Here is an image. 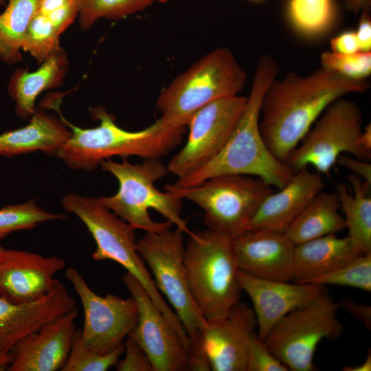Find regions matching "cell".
<instances>
[{
    "label": "cell",
    "mask_w": 371,
    "mask_h": 371,
    "mask_svg": "<svg viewBox=\"0 0 371 371\" xmlns=\"http://www.w3.org/2000/svg\"><path fill=\"white\" fill-rule=\"evenodd\" d=\"M124 357L116 364L118 371H154L153 366L142 346L129 334L124 342Z\"/></svg>",
    "instance_id": "35"
},
{
    "label": "cell",
    "mask_w": 371,
    "mask_h": 371,
    "mask_svg": "<svg viewBox=\"0 0 371 371\" xmlns=\"http://www.w3.org/2000/svg\"><path fill=\"white\" fill-rule=\"evenodd\" d=\"M324 188L319 173L311 172L308 168L296 171L284 186L278 192H272L263 200L247 229H263L284 233Z\"/></svg>",
    "instance_id": "20"
},
{
    "label": "cell",
    "mask_w": 371,
    "mask_h": 371,
    "mask_svg": "<svg viewBox=\"0 0 371 371\" xmlns=\"http://www.w3.org/2000/svg\"><path fill=\"white\" fill-rule=\"evenodd\" d=\"M256 328L253 308L240 302L227 316L207 321L203 336L210 370L247 371L248 345Z\"/></svg>",
    "instance_id": "19"
},
{
    "label": "cell",
    "mask_w": 371,
    "mask_h": 371,
    "mask_svg": "<svg viewBox=\"0 0 371 371\" xmlns=\"http://www.w3.org/2000/svg\"><path fill=\"white\" fill-rule=\"evenodd\" d=\"M344 371H370L371 370V352H368L366 360L360 365L355 366H344Z\"/></svg>",
    "instance_id": "44"
},
{
    "label": "cell",
    "mask_w": 371,
    "mask_h": 371,
    "mask_svg": "<svg viewBox=\"0 0 371 371\" xmlns=\"http://www.w3.org/2000/svg\"><path fill=\"white\" fill-rule=\"evenodd\" d=\"M152 3L150 0H80L79 23L86 30L102 18L120 19L144 10Z\"/></svg>",
    "instance_id": "29"
},
{
    "label": "cell",
    "mask_w": 371,
    "mask_h": 371,
    "mask_svg": "<svg viewBox=\"0 0 371 371\" xmlns=\"http://www.w3.org/2000/svg\"><path fill=\"white\" fill-rule=\"evenodd\" d=\"M348 181L350 186L339 183L337 192L348 236L360 254H371L370 185L354 174Z\"/></svg>",
    "instance_id": "25"
},
{
    "label": "cell",
    "mask_w": 371,
    "mask_h": 371,
    "mask_svg": "<svg viewBox=\"0 0 371 371\" xmlns=\"http://www.w3.org/2000/svg\"><path fill=\"white\" fill-rule=\"evenodd\" d=\"M40 0H8L0 14V58L12 65L22 59L24 37Z\"/></svg>",
    "instance_id": "26"
},
{
    "label": "cell",
    "mask_w": 371,
    "mask_h": 371,
    "mask_svg": "<svg viewBox=\"0 0 371 371\" xmlns=\"http://www.w3.org/2000/svg\"><path fill=\"white\" fill-rule=\"evenodd\" d=\"M336 164L352 171V174L371 185V164L368 161L342 154Z\"/></svg>",
    "instance_id": "37"
},
{
    "label": "cell",
    "mask_w": 371,
    "mask_h": 371,
    "mask_svg": "<svg viewBox=\"0 0 371 371\" xmlns=\"http://www.w3.org/2000/svg\"><path fill=\"white\" fill-rule=\"evenodd\" d=\"M232 243L240 271L263 279L293 280L295 245L284 233L251 229L233 238Z\"/></svg>",
    "instance_id": "17"
},
{
    "label": "cell",
    "mask_w": 371,
    "mask_h": 371,
    "mask_svg": "<svg viewBox=\"0 0 371 371\" xmlns=\"http://www.w3.org/2000/svg\"><path fill=\"white\" fill-rule=\"evenodd\" d=\"M64 218L62 214L46 211L34 201L7 205L0 208V239L13 232L31 229L41 223Z\"/></svg>",
    "instance_id": "28"
},
{
    "label": "cell",
    "mask_w": 371,
    "mask_h": 371,
    "mask_svg": "<svg viewBox=\"0 0 371 371\" xmlns=\"http://www.w3.org/2000/svg\"><path fill=\"white\" fill-rule=\"evenodd\" d=\"M363 159L368 161L371 157V125L368 124L361 131L357 141Z\"/></svg>",
    "instance_id": "41"
},
{
    "label": "cell",
    "mask_w": 371,
    "mask_h": 371,
    "mask_svg": "<svg viewBox=\"0 0 371 371\" xmlns=\"http://www.w3.org/2000/svg\"><path fill=\"white\" fill-rule=\"evenodd\" d=\"M360 254L348 236L339 238L330 234L295 245V282L309 283L326 274Z\"/></svg>",
    "instance_id": "22"
},
{
    "label": "cell",
    "mask_w": 371,
    "mask_h": 371,
    "mask_svg": "<svg viewBox=\"0 0 371 371\" xmlns=\"http://www.w3.org/2000/svg\"><path fill=\"white\" fill-rule=\"evenodd\" d=\"M288 368L269 350L254 331L249 339L247 371H287Z\"/></svg>",
    "instance_id": "34"
},
{
    "label": "cell",
    "mask_w": 371,
    "mask_h": 371,
    "mask_svg": "<svg viewBox=\"0 0 371 371\" xmlns=\"http://www.w3.org/2000/svg\"><path fill=\"white\" fill-rule=\"evenodd\" d=\"M346 10L357 14L364 11H370L371 0H341Z\"/></svg>",
    "instance_id": "42"
},
{
    "label": "cell",
    "mask_w": 371,
    "mask_h": 371,
    "mask_svg": "<svg viewBox=\"0 0 371 371\" xmlns=\"http://www.w3.org/2000/svg\"><path fill=\"white\" fill-rule=\"evenodd\" d=\"M123 282L137 306V321L130 333L148 356L154 371L188 370V348L177 331L129 273Z\"/></svg>",
    "instance_id": "14"
},
{
    "label": "cell",
    "mask_w": 371,
    "mask_h": 371,
    "mask_svg": "<svg viewBox=\"0 0 371 371\" xmlns=\"http://www.w3.org/2000/svg\"><path fill=\"white\" fill-rule=\"evenodd\" d=\"M341 307L344 308L348 313L362 322L366 327L371 328V307L367 304L357 302L350 297H346L340 302Z\"/></svg>",
    "instance_id": "39"
},
{
    "label": "cell",
    "mask_w": 371,
    "mask_h": 371,
    "mask_svg": "<svg viewBox=\"0 0 371 371\" xmlns=\"http://www.w3.org/2000/svg\"><path fill=\"white\" fill-rule=\"evenodd\" d=\"M246 73L227 47H218L176 77L160 94L157 105L159 119L185 128L191 117L207 104L238 95Z\"/></svg>",
    "instance_id": "7"
},
{
    "label": "cell",
    "mask_w": 371,
    "mask_h": 371,
    "mask_svg": "<svg viewBox=\"0 0 371 371\" xmlns=\"http://www.w3.org/2000/svg\"><path fill=\"white\" fill-rule=\"evenodd\" d=\"M183 234L177 228L146 232L137 240V247L157 289L175 309L189 337V370L207 371L210 366L203 336L207 320L197 308L188 286L183 262Z\"/></svg>",
    "instance_id": "5"
},
{
    "label": "cell",
    "mask_w": 371,
    "mask_h": 371,
    "mask_svg": "<svg viewBox=\"0 0 371 371\" xmlns=\"http://www.w3.org/2000/svg\"><path fill=\"white\" fill-rule=\"evenodd\" d=\"M100 167L117 179L118 190L111 196L99 199L133 229L160 232L175 225L188 235L192 232L181 216L183 199L172 192H161L155 187V183L168 172L159 159H144L142 164H132L127 159L120 162L109 159Z\"/></svg>",
    "instance_id": "4"
},
{
    "label": "cell",
    "mask_w": 371,
    "mask_h": 371,
    "mask_svg": "<svg viewBox=\"0 0 371 371\" xmlns=\"http://www.w3.org/2000/svg\"><path fill=\"white\" fill-rule=\"evenodd\" d=\"M60 34L44 14L36 12L27 29L22 51L28 52L39 63L60 50Z\"/></svg>",
    "instance_id": "31"
},
{
    "label": "cell",
    "mask_w": 371,
    "mask_h": 371,
    "mask_svg": "<svg viewBox=\"0 0 371 371\" xmlns=\"http://www.w3.org/2000/svg\"><path fill=\"white\" fill-rule=\"evenodd\" d=\"M153 3V2H155V1H158V2H161V3H164V2H166L169 0H150Z\"/></svg>",
    "instance_id": "46"
},
{
    "label": "cell",
    "mask_w": 371,
    "mask_h": 371,
    "mask_svg": "<svg viewBox=\"0 0 371 371\" xmlns=\"http://www.w3.org/2000/svg\"><path fill=\"white\" fill-rule=\"evenodd\" d=\"M12 361V356L10 352H0V369L6 368Z\"/></svg>",
    "instance_id": "45"
},
{
    "label": "cell",
    "mask_w": 371,
    "mask_h": 371,
    "mask_svg": "<svg viewBox=\"0 0 371 371\" xmlns=\"http://www.w3.org/2000/svg\"><path fill=\"white\" fill-rule=\"evenodd\" d=\"M247 97L234 95L214 101L190 119L183 148L169 161L168 172L178 179L196 171L222 149L239 118Z\"/></svg>",
    "instance_id": "13"
},
{
    "label": "cell",
    "mask_w": 371,
    "mask_h": 371,
    "mask_svg": "<svg viewBox=\"0 0 371 371\" xmlns=\"http://www.w3.org/2000/svg\"><path fill=\"white\" fill-rule=\"evenodd\" d=\"M62 205L76 215L87 227L96 247L94 260H113L122 265L146 289L153 301L177 331L183 326L165 302L151 273L139 255L134 229L109 210L99 198L69 193L63 197Z\"/></svg>",
    "instance_id": "8"
},
{
    "label": "cell",
    "mask_w": 371,
    "mask_h": 371,
    "mask_svg": "<svg viewBox=\"0 0 371 371\" xmlns=\"http://www.w3.org/2000/svg\"><path fill=\"white\" fill-rule=\"evenodd\" d=\"M71 0H40L37 12L42 14H47L49 12L57 10Z\"/></svg>",
    "instance_id": "43"
},
{
    "label": "cell",
    "mask_w": 371,
    "mask_h": 371,
    "mask_svg": "<svg viewBox=\"0 0 371 371\" xmlns=\"http://www.w3.org/2000/svg\"><path fill=\"white\" fill-rule=\"evenodd\" d=\"M331 52L337 54H352L359 52V46L355 31L347 30L330 39Z\"/></svg>",
    "instance_id": "38"
},
{
    "label": "cell",
    "mask_w": 371,
    "mask_h": 371,
    "mask_svg": "<svg viewBox=\"0 0 371 371\" xmlns=\"http://www.w3.org/2000/svg\"><path fill=\"white\" fill-rule=\"evenodd\" d=\"M251 1H261V0H251Z\"/></svg>",
    "instance_id": "49"
},
{
    "label": "cell",
    "mask_w": 371,
    "mask_h": 371,
    "mask_svg": "<svg viewBox=\"0 0 371 371\" xmlns=\"http://www.w3.org/2000/svg\"><path fill=\"white\" fill-rule=\"evenodd\" d=\"M5 0H0V4H5Z\"/></svg>",
    "instance_id": "47"
},
{
    "label": "cell",
    "mask_w": 371,
    "mask_h": 371,
    "mask_svg": "<svg viewBox=\"0 0 371 371\" xmlns=\"http://www.w3.org/2000/svg\"><path fill=\"white\" fill-rule=\"evenodd\" d=\"M124 345L100 354L87 348L81 341L80 330L76 329L68 358L62 371H106L116 366L124 353Z\"/></svg>",
    "instance_id": "32"
},
{
    "label": "cell",
    "mask_w": 371,
    "mask_h": 371,
    "mask_svg": "<svg viewBox=\"0 0 371 371\" xmlns=\"http://www.w3.org/2000/svg\"><path fill=\"white\" fill-rule=\"evenodd\" d=\"M309 283L326 286H349L371 291V254H360L338 268L319 276Z\"/></svg>",
    "instance_id": "30"
},
{
    "label": "cell",
    "mask_w": 371,
    "mask_h": 371,
    "mask_svg": "<svg viewBox=\"0 0 371 371\" xmlns=\"http://www.w3.org/2000/svg\"><path fill=\"white\" fill-rule=\"evenodd\" d=\"M238 280L252 302L257 333L262 340L286 315L326 291L322 285L263 279L239 269Z\"/></svg>",
    "instance_id": "16"
},
{
    "label": "cell",
    "mask_w": 371,
    "mask_h": 371,
    "mask_svg": "<svg viewBox=\"0 0 371 371\" xmlns=\"http://www.w3.org/2000/svg\"><path fill=\"white\" fill-rule=\"evenodd\" d=\"M367 79L348 78L321 67L306 76L274 79L262 98L260 129L271 153L286 163L318 117L337 100L368 90Z\"/></svg>",
    "instance_id": "1"
},
{
    "label": "cell",
    "mask_w": 371,
    "mask_h": 371,
    "mask_svg": "<svg viewBox=\"0 0 371 371\" xmlns=\"http://www.w3.org/2000/svg\"><path fill=\"white\" fill-rule=\"evenodd\" d=\"M341 302L326 291L280 320L264 340L269 350L292 371H315L314 354L323 339H335L344 328Z\"/></svg>",
    "instance_id": "10"
},
{
    "label": "cell",
    "mask_w": 371,
    "mask_h": 371,
    "mask_svg": "<svg viewBox=\"0 0 371 371\" xmlns=\"http://www.w3.org/2000/svg\"><path fill=\"white\" fill-rule=\"evenodd\" d=\"M361 125L359 106L349 100H337L314 123L286 164L293 172L311 166L318 173L328 175L338 157L345 153L363 159L357 144Z\"/></svg>",
    "instance_id": "11"
},
{
    "label": "cell",
    "mask_w": 371,
    "mask_h": 371,
    "mask_svg": "<svg viewBox=\"0 0 371 371\" xmlns=\"http://www.w3.org/2000/svg\"><path fill=\"white\" fill-rule=\"evenodd\" d=\"M355 32L359 49L369 52L371 49V18L369 11L361 12L357 29Z\"/></svg>",
    "instance_id": "40"
},
{
    "label": "cell",
    "mask_w": 371,
    "mask_h": 371,
    "mask_svg": "<svg viewBox=\"0 0 371 371\" xmlns=\"http://www.w3.org/2000/svg\"><path fill=\"white\" fill-rule=\"evenodd\" d=\"M271 187L258 177L227 174L190 187L167 184L164 189L197 205L204 211L207 229L233 239L247 229Z\"/></svg>",
    "instance_id": "9"
},
{
    "label": "cell",
    "mask_w": 371,
    "mask_h": 371,
    "mask_svg": "<svg viewBox=\"0 0 371 371\" xmlns=\"http://www.w3.org/2000/svg\"><path fill=\"white\" fill-rule=\"evenodd\" d=\"M80 0H71L64 6L45 15L61 34L78 16Z\"/></svg>",
    "instance_id": "36"
},
{
    "label": "cell",
    "mask_w": 371,
    "mask_h": 371,
    "mask_svg": "<svg viewBox=\"0 0 371 371\" xmlns=\"http://www.w3.org/2000/svg\"><path fill=\"white\" fill-rule=\"evenodd\" d=\"M320 61L322 67L351 79L365 80L371 73V51L346 54L325 51Z\"/></svg>",
    "instance_id": "33"
},
{
    "label": "cell",
    "mask_w": 371,
    "mask_h": 371,
    "mask_svg": "<svg viewBox=\"0 0 371 371\" xmlns=\"http://www.w3.org/2000/svg\"><path fill=\"white\" fill-rule=\"evenodd\" d=\"M3 247L0 245V251L2 249Z\"/></svg>",
    "instance_id": "48"
},
{
    "label": "cell",
    "mask_w": 371,
    "mask_h": 371,
    "mask_svg": "<svg viewBox=\"0 0 371 371\" xmlns=\"http://www.w3.org/2000/svg\"><path fill=\"white\" fill-rule=\"evenodd\" d=\"M70 135L61 120L36 109L27 125L0 134V157L10 158L37 151L56 155Z\"/></svg>",
    "instance_id": "21"
},
{
    "label": "cell",
    "mask_w": 371,
    "mask_h": 371,
    "mask_svg": "<svg viewBox=\"0 0 371 371\" xmlns=\"http://www.w3.org/2000/svg\"><path fill=\"white\" fill-rule=\"evenodd\" d=\"M78 308L19 341L10 353L8 371H56L65 365L76 331Z\"/></svg>",
    "instance_id": "18"
},
{
    "label": "cell",
    "mask_w": 371,
    "mask_h": 371,
    "mask_svg": "<svg viewBox=\"0 0 371 371\" xmlns=\"http://www.w3.org/2000/svg\"><path fill=\"white\" fill-rule=\"evenodd\" d=\"M66 267L56 256H43L25 250L0 251V296L13 303L36 300L52 289L54 276Z\"/></svg>",
    "instance_id": "15"
},
{
    "label": "cell",
    "mask_w": 371,
    "mask_h": 371,
    "mask_svg": "<svg viewBox=\"0 0 371 371\" xmlns=\"http://www.w3.org/2000/svg\"><path fill=\"white\" fill-rule=\"evenodd\" d=\"M68 65L67 56L60 49L41 63L35 71L18 69L13 73L8 84V91L19 117H30L36 111L35 102L38 95L63 84Z\"/></svg>",
    "instance_id": "23"
},
{
    "label": "cell",
    "mask_w": 371,
    "mask_h": 371,
    "mask_svg": "<svg viewBox=\"0 0 371 371\" xmlns=\"http://www.w3.org/2000/svg\"><path fill=\"white\" fill-rule=\"evenodd\" d=\"M51 106L71 131L56 156L75 170H93L103 161L115 156L160 159L180 144L185 132V128L171 126L159 118L144 129L127 131L115 123L112 114L100 106L91 111L99 124L83 128L62 115L57 102L52 101Z\"/></svg>",
    "instance_id": "3"
},
{
    "label": "cell",
    "mask_w": 371,
    "mask_h": 371,
    "mask_svg": "<svg viewBox=\"0 0 371 371\" xmlns=\"http://www.w3.org/2000/svg\"><path fill=\"white\" fill-rule=\"evenodd\" d=\"M278 72L272 57L265 54L260 58L244 109L222 149L208 163L172 185L190 187L227 174L258 177L278 189L291 180L294 172L269 150L259 125L262 98Z\"/></svg>",
    "instance_id": "2"
},
{
    "label": "cell",
    "mask_w": 371,
    "mask_h": 371,
    "mask_svg": "<svg viewBox=\"0 0 371 371\" xmlns=\"http://www.w3.org/2000/svg\"><path fill=\"white\" fill-rule=\"evenodd\" d=\"M337 193L319 192L284 233L295 245L346 228Z\"/></svg>",
    "instance_id": "24"
},
{
    "label": "cell",
    "mask_w": 371,
    "mask_h": 371,
    "mask_svg": "<svg viewBox=\"0 0 371 371\" xmlns=\"http://www.w3.org/2000/svg\"><path fill=\"white\" fill-rule=\"evenodd\" d=\"M286 16L292 28L305 38H318L335 25L337 9L335 0H288Z\"/></svg>",
    "instance_id": "27"
},
{
    "label": "cell",
    "mask_w": 371,
    "mask_h": 371,
    "mask_svg": "<svg viewBox=\"0 0 371 371\" xmlns=\"http://www.w3.org/2000/svg\"><path fill=\"white\" fill-rule=\"evenodd\" d=\"M65 276L82 306L84 323L80 339L83 345L100 354L123 345L137 321V306L133 297L98 295L74 267L68 268Z\"/></svg>",
    "instance_id": "12"
},
{
    "label": "cell",
    "mask_w": 371,
    "mask_h": 371,
    "mask_svg": "<svg viewBox=\"0 0 371 371\" xmlns=\"http://www.w3.org/2000/svg\"><path fill=\"white\" fill-rule=\"evenodd\" d=\"M188 236L183 262L192 298L207 321L224 317L240 302L242 291L233 239L209 229Z\"/></svg>",
    "instance_id": "6"
}]
</instances>
